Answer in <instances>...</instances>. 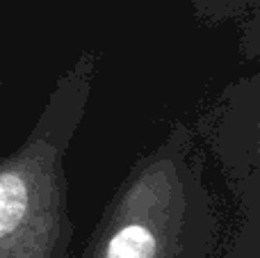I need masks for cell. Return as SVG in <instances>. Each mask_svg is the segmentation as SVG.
Masks as SVG:
<instances>
[{"label": "cell", "instance_id": "1", "mask_svg": "<svg viewBox=\"0 0 260 258\" xmlns=\"http://www.w3.org/2000/svg\"><path fill=\"white\" fill-rule=\"evenodd\" d=\"M27 213V183L18 172L0 174V238L21 227Z\"/></svg>", "mask_w": 260, "mask_h": 258}, {"label": "cell", "instance_id": "2", "mask_svg": "<svg viewBox=\"0 0 260 258\" xmlns=\"http://www.w3.org/2000/svg\"><path fill=\"white\" fill-rule=\"evenodd\" d=\"M105 258H155V236L142 224H128L110 240Z\"/></svg>", "mask_w": 260, "mask_h": 258}]
</instances>
